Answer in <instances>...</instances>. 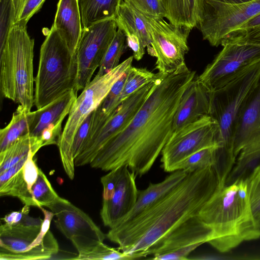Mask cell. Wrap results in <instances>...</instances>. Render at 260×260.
I'll list each match as a JSON object with an SVG mask.
<instances>
[{
	"instance_id": "cell-26",
	"label": "cell",
	"mask_w": 260,
	"mask_h": 260,
	"mask_svg": "<svg viewBox=\"0 0 260 260\" xmlns=\"http://www.w3.org/2000/svg\"><path fill=\"white\" fill-rule=\"evenodd\" d=\"M118 28L123 32H129L137 35L141 40L145 47L151 44L147 18L122 2L115 18Z\"/></svg>"
},
{
	"instance_id": "cell-25",
	"label": "cell",
	"mask_w": 260,
	"mask_h": 260,
	"mask_svg": "<svg viewBox=\"0 0 260 260\" xmlns=\"http://www.w3.org/2000/svg\"><path fill=\"white\" fill-rule=\"evenodd\" d=\"M122 0H79L83 28L115 19Z\"/></svg>"
},
{
	"instance_id": "cell-14",
	"label": "cell",
	"mask_w": 260,
	"mask_h": 260,
	"mask_svg": "<svg viewBox=\"0 0 260 260\" xmlns=\"http://www.w3.org/2000/svg\"><path fill=\"white\" fill-rule=\"evenodd\" d=\"M49 208L56 217L57 229L70 240L78 253L87 251L107 237L83 211L60 197Z\"/></svg>"
},
{
	"instance_id": "cell-28",
	"label": "cell",
	"mask_w": 260,
	"mask_h": 260,
	"mask_svg": "<svg viewBox=\"0 0 260 260\" xmlns=\"http://www.w3.org/2000/svg\"><path fill=\"white\" fill-rule=\"evenodd\" d=\"M42 147L40 137L28 134L18 139L6 150L0 152V174L26 157L30 150L37 152Z\"/></svg>"
},
{
	"instance_id": "cell-48",
	"label": "cell",
	"mask_w": 260,
	"mask_h": 260,
	"mask_svg": "<svg viewBox=\"0 0 260 260\" xmlns=\"http://www.w3.org/2000/svg\"><path fill=\"white\" fill-rule=\"evenodd\" d=\"M259 26H260V14L243 24L237 29L230 34L226 39L238 34L248 31Z\"/></svg>"
},
{
	"instance_id": "cell-45",
	"label": "cell",
	"mask_w": 260,
	"mask_h": 260,
	"mask_svg": "<svg viewBox=\"0 0 260 260\" xmlns=\"http://www.w3.org/2000/svg\"><path fill=\"white\" fill-rule=\"evenodd\" d=\"M39 208L41 209L42 211L43 212L44 215V218L42 223L41 230L39 234L38 235L35 240L28 246L26 251L28 250L31 249L32 248L39 245L42 242L45 235L49 231L51 221L53 216H54V213L52 211H49L46 209H44V208H43V207H41Z\"/></svg>"
},
{
	"instance_id": "cell-8",
	"label": "cell",
	"mask_w": 260,
	"mask_h": 260,
	"mask_svg": "<svg viewBox=\"0 0 260 260\" xmlns=\"http://www.w3.org/2000/svg\"><path fill=\"white\" fill-rule=\"evenodd\" d=\"M259 14L260 0L238 4L204 0L198 26L203 39L218 47L232 32Z\"/></svg>"
},
{
	"instance_id": "cell-50",
	"label": "cell",
	"mask_w": 260,
	"mask_h": 260,
	"mask_svg": "<svg viewBox=\"0 0 260 260\" xmlns=\"http://www.w3.org/2000/svg\"></svg>"
},
{
	"instance_id": "cell-37",
	"label": "cell",
	"mask_w": 260,
	"mask_h": 260,
	"mask_svg": "<svg viewBox=\"0 0 260 260\" xmlns=\"http://www.w3.org/2000/svg\"><path fill=\"white\" fill-rule=\"evenodd\" d=\"M124 2L147 18H166V10L162 0H124Z\"/></svg>"
},
{
	"instance_id": "cell-3",
	"label": "cell",
	"mask_w": 260,
	"mask_h": 260,
	"mask_svg": "<svg viewBox=\"0 0 260 260\" xmlns=\"http://www.w3.org/2000/svg\"><path fill=\"white\" fill-rule=\"evenodd\" d=\"M197 215L212 230V237L208 243L220 252H229L243 242L260 238V228L252 216L245 179L218 188Z\"/></svg>"
},
{
	"instance_id": "cell-6",
	"label": "cell",
	"mask_w": 260,
	"mask_h": 260,
	"mask_svg": "<svg viewBox=\"0 0 260 260\" xmlns=\"http://www.w3.org/2000/svg\"><path fill=\"white\" fill-rule=\"evenodd\" d=\"M78 65L76 57L53 26L41 45L35 78V105L37 109L67 92L76 91ZM78 92V91H77Z\"/></svg>"
},
{
	"instance_id": "cell-11",
	"label": "cell",
	"mask_w": 260,
	"mask_h": 260,
	"mask_svg": "<svg viewBox=\"0 0 260 260\" xmlns=\"http://www.w3.org/2000/svg\"><path fill=\"white\" fill-rule=\"evenodd\" d=\"M218 133L216 121L207 115L174 132L161 151V167L174 171L180 161L203 148L217 146Z\"/></svg>"
},
{
	"instance_id": "cell-43",
	"label": "cell",
	"mask_w": 260,
	"mask_h": 260,
	"mask_svg": "<svg viewBox=\"0 0 260 260\" xmlns=\"http://www.w3.org/2000/svg\"><path fill=\"white\" fill-rule=\"evenodd\" d=\"M62 122L63 121H60L55 124H51L42 131L40 137L43 146L57 145L62 132Z\"/></svg>"
},
{
	"instance_id": "cell-33",
	"label": "cell",
	"mask_w": 260,
	"mask_h": 260,
	"mask_svg": "<svg viewBox=\"0 0 260 260\" xmlns=\"http://www.w3.org/2000/svg\"><path fill=\"white\" fill-rule=\"evenodd\" d=\"M140 258L136 255L125 253L101 242L91 249L79 253L73 259L77 260H130Z\"/></svg>"
},
{
	"instance_id": "cell-29",
	"label": "cell",
	"mask_w": 260,
	"mask_h": 260,
	"mask_svg": "<svg viewBox=\"0 0 260 260\" xmlns=\"http://www.w3.org/2000/svg\"><path fill=\"white\" fill-rule=\"evenodd\" d=\"M59 251L57 241L49 231L42 242L31 249L21 252H0L1 260H36L48 259Z\"/></svg>"
},
{
	"instance_id": "cell-12",
	"label": "cell",
	"mask_w": 260,
	"mask_h": 260,
	"mask_svg": "<svg viewBox=\"0 0 260 260\" xmlns=\"http://www.w3.org/2000/svg\"><path fill=\"white\" fill-rule=\"evenodd\" d=\"M157 80L142 86L123 101L103 126L83 145L74 160L76 167L90 164L102 147L131 122L154 89Z\"/></svg>"
},
{
	"instance_id": "cell-27",
	"label": "cell",
	"mask_w": 260,
	"mask_h": 260,
	"mask_svg": "<svg viewBox=\"0 0 260 260\" xmlns=\"http://www.w3.org/2000/svg\"><path fill=\"white\" fill-rule=\"evenodd\" d=\"M259 163L260 134L241 150L225 185L231 184L238 179H245Z\"/></svg>"
},
{
	"instance_id": "cell-38",
	"label": "cell",
	"mask_w": 260,
	"mask_h": 260,
	"mask_svg": "<svg viewBox=\"0 0 260 260\" xmlns=\"http://www.w3.org/2000/svg\"><path fill=\"white\" fill-rule=\"evenodd\" d=\"M45 0H14L16 14L14 24L26 26L30 18L42 7Z\"/></svg>"
},
{
	"instance_id": "cell-44",
	"label": "cell",
	"mask_w": 260,
	"mask_h": 260,
	"mask_svg": "<svg viewBox=\"0 0 260 260\" xmlns=\"http://www.w3.org/2000/svg\"><path fill=\"white\" fill-rule=\"evenodd\" d=\"M126 37L127 46L133 52L134 58L139 61L141 60L145 54V47L141 40L136 34L127 31L123 32Z\"/></svg>"
},
{
	"instance_id": "cell-9",
	"label": "cell",
	"mask_w": 260,
	"mask_h": 260,
	"mask_svg": "<svg viewBox=\"0 0 260 260\" xmlns=\"http://www.w3.org/2000/svg\"><path fill=\"white\" fill-rule=\"evenodd\" d=\"M147 18V17H146ZM151 38L148 53L156 58L155 69L169 74L185 65L190 29L168 22L164 18H147Z\"/></svg>"
},
{
	"instance_id": "cell-10",
	"label": "cell",
	"mask_w": 260,
	"mask_h": 260,
	"mask_svg": "<svg viewBox=\"0 0 260 260\" xmlns=\"http://www.w3.org/2000/svg\"><path fill=\"white\" fill-rule=\"evenodd\" d=\"M222 49L198 78L210 92L222 87L251 64L260 60V45L226 40Z\"/></svg>"
},
{
	"instance_id": "cell-46",
	"label": "cell",
	"mask_w": 260,
	"mask_h": 260,
	"mask_svg": "<svg viewBox=\"0 0 260 260\" xmlns=\"http://www.w3.org/2000/svg\"><path fill=\"white\" fill-rule=\"evenodd\" d=\"M234 39L240 42L260 45V26L237 34Z\"/></svg>"
},
{
	"instance_id": "cell-19",
	"label": "cell",
	"mask_w": 260,
	"mask_h": 260,
	"mask_svg": "<svg viewBox=\"0 0 260 260\" xmlns=\"http://www.w3.org/2000/svg\"><path fill=\"white\" fill-rule=\"evenodd\" d=\"M52 25L75 54L83 29L79 0H59Z\"/></svg>"
},
{
	"instance_id": "cell-31",
	"label": "cell",
	"mask_w": 260,
	"mask_h": 260,
	"mask_svg": "<svg viewBox=\"0 0 260 260\" xmlns=\"http://www.w3.org/2000/svg\"><path fill=\"white\" fill-rule=\"evenodd\" d=\"M162 74L160 72L154 74L146 68L132 67L128 71L124 87L119 98V105L142 86L157 80Z\"/></svg>"
},
{
	"instance_id": "cell-32",
	"label": "cell",
	"mask_w": 260,
	"mask_h": 260,
	"mask_svg": "<svg viewBox=\"0 0 260 260\" xmlns=\"http://www.w3.org/2000/svg\"><path fill=\"white\" fill-rule=\"evenodd\" d=\"M125 34L118 28L101 61L97 75H104L120 64L119 62L125 49Z\"/></svg>"
},
{
	"instance_id": "cell-15",
	"label": "cell",
	"mask_w": 260,
	"mask_h": 260,
	"mask_svg": "<svg viewBox=\"0 0 260 260\" xmlns=\"http://www.w3.org/2000/svg\"><path fill=\"white\" fill-rule=\"evenodd\" d=\"M212 237V230L196 215L175 228L146 255H153L155 260L188 259L191 252Z\"/></svg>"
},
{
	"instance_id": "cell-7",
	"label": "cell",
	"mask_w": 260,
	"mask_h": 260,
	"mask_svg": "<svg viewBox=\"0 0 260 260\" xmlns=\"http://www.w3.org/2000/svg\"><path fill=\"white\" fill-rule=\"evenodd\" d=\"M133 58V55L129 57L104 75L96 74L74 102L57 144L63 168L70 179L73 180L75 176L71 148L77 132L85 119L99 106L114 83L132 67Z\"/></svg>"
},
{
	"instance_id": "cell-39",
	"label": "cell",
	"mask_w": 260,
	"mask_h": 260,
	"mask_svg": "<svg viewBox=\"0 0 260 260\" xmlns=\"http://www.w3.org/2000/svg\"><path fill=\"white\" fill-rule=\"evenodd\" d=\"M29 206H24L18 211H13L6 215L2 219L6 223L10 225L22 224L24 225H41L43 220L34 218L28 215Z\"/></svg>"
},
{
	"instance_id": "cell-36",
	"label": "cell",
	"mask_w": 260,
	"mask_h": 260,
	"mask_svg": "<svg viewBox=\"0 0 260 260\" xmlns=\"http://www.w3.org/2000/svg\"><path fill=\"white\" fill-rule=\"evenodd\" d=\"M0 50L4 47L14 24L16 10L14 0H0Z\"/></svg>"
},
{
	"instance_id": "cell-2",
	"label": "cell",
	"mask_w": 260,
	"mask_h": 260,
	"mask_svg": "<svg viewBox=\"0 0 260 260\" xmlns=\"http://www.w3.org/2000/svg\"><path fill=\"white\" fill-rule=\"evenodd\" d=\"M219 188L212 166L189 172L171 191L133 218L111 228L106 234L121 251L146 256V252L175 228L197 215Z\"/></svg>"
},
{
	"instance_id": "cell-47",
	"label": "cell",
	"mask_w": 260,
	"mask_h": 260,
	"mask_svg": "<svg viewBox=\"0 0 260 260\" xmlns=\"http://www.w3.org/2000/svg\"><path fill=\"white\" fill-rule=\"evenodd\" d=\"M28 156V154L13 167L0 174V185L6 182L22 168Z\"/></svg>"
},
{
	"instance_id": "cell-16",
	"label": "cell",
	"mask_w": 260,
	"mask_h": 260,
	"mask_svg": "<svg viewBox=\"0 0 260 260\" xmlns=\"http://www.w3.org/2000/svg\"><path fill=\"white\" fill-rule=\"evenodd\" d=\"M121 172L112 197L103 200L100 215L105 226L113 228L119 223L135 206L138 190L137 175L127 165L121 166Z\"/></svg>"
},
{
	"instance_id": "cell-1",
	"label": "cell",
	"mask_w": 260,
	"mask_h": 260,
	"mask_svg": "<svg viewBox=\"0 0 260 260\" xmlns=\"http://www.w3.org/2000/svg\"><path fill=\"white\" fill-rule=\"evenodd\" d=\"M196 76L186 65L162 74L131 122L102 147L90 166L109 171L127 165L137 176L147 173L172 136L175 114Z\"/></svg>"
},
{
	"instance_id": "cell-22",
	"label": "cell",
	"mask_w": 260,
	"mask_h": 260,
	"mask_svg": "<svg viewBox=\"0 0 260 260\" xmlns=\"http://www.w3.org/2000/svg\"><path fill=\"white\" fill-rule=\"evenodd\" d=\"M41 225H10L0 226V252L25 251L39 234Z\"/></svg>"
},
{
	"instance_id": "cell-5",
	"label": "cell",
	"mask_w": 260,
	"mask_h": 260,
	"mask_svg": "<svg viewBox=\"0 0 260 260\" xmlns=\"http://www.w3.org/2000/svg\"><path fill=\"white\" fill-rule=\"evenodd\" d=\"M34 44L26 26L15 24L0 50L1 96L29 109L35 103Z\"/></svg>"
},
{
	"instance_id": "cell-24",
	"label": "cell",
	"mask_w": 260,
	"mask_h": 260,
	"mask_svg": "<svg viewBox=\"0 0 260 260\" xmlns=\"http://www.w3.org/2000/svg\"><path fill=\"white\" fill-rule=\"evenodd\" d=\"M35 111L19 105L9 124L0 130V152L3 151L18 139L28 134L34 121Z\"/></svg>"
},
{
	"instance_id": "cell-34",
	"label": "cell",
	"mask_w": 260,
	"mask_h": 260,
	"mask_svg": "<svg viewBox=\"0 0 260 260\" xmlns=\"http://www.w3.org/2000/svg\"><path fill=\"white\" fill-rule=\"evenodd\" d=\"M216 147L217 146L209 147L194 152L177 164L174 168V171L186 170L191 172L212 167L215 161Z\"/></svg>"
},
{
	"instance_id": "cell-21",
	"label": "cell",
	"mask_w": 260,
	"mask_h": 260,
	"mask_svg": "<svg viewBox=\"0 0 260 260\" xmlns=\"http://www.w3.org/2000/svg\"><path fill=\"white\" fill-rule=\"evenodd\" d=\"M77 91L71 90L44 107L35 111L29 132L31 136L40 137L42 131L51 124L63 121L77 98Z\"/></svg>"
},
{
	"instance_id": "cell-23",
	"label": "cell",
	"mask_w": 260,
	"mask_h": 260,
	"mask_svg": "<svg viewBox=\"0 0 260 260\" xmlns=\"http://www.w3.org/2000/svg\"><path fill=\"white\" fill-rule=\"evenodd\" d=\"M166 10V18L175 25L192 29L198 26L204 0H162Z\"/></svg>"
},
{
	"instance_id": "cell-13",
	"label": "cell",
	"mask_w": 260,
	"mask_h": 260,
	"mask_svg": "<svg viewBox=\"0 0 260 260\" xmlns=\"http://www.w3.org/2000/svg\"><path fill=\"white\" fill-rule=\"evenodd\" d=\"M115 19L83 28L75 55L78 65L77 90H83L91 81L117 30Z\"/></svg>"
},
{
	"instance_id": "cell-35",
	"label": "cell",
	"mask_w": 260,
	"mask_h": 260,
	"mask_svg": "<svg viewBox=\"0 0 260 260\" xmlns=\"http://www.w3.org/2000/svg\"><path fill=\"white\" fill-rule=\"evenodd\" d=\"M245 180L252 216L255 224L260 228V163Z\"/></svg>"
},
{
	"instance_id": "cell-30",
	"label": "cell",
	"mask_w": 260,
	"mask_h": 260,
	"mask_svg": "<svg viewBox=\"0 0 260 260\" xmlns=\"http://www.w3.org/2000/svg\"><path fill=\"white\" fill-rule=\"evenodd\" d=\"M59 197L45 174L39 168L38 177L29 191V198L27 206L38 208L43 206L48 207Z\"/></svg>"
},
{
	"instance_id": "cell-40",
	"label": "cell",
	"mask_w": 260,
	"mask_h": 260,
	"mask_svg": "<svg viewBox=\"0 0 260 260\" xmlns=\"http://www.w3.org/2000/svg\"><path fill=\"white\" fill-rule=\"evenodd\" d=\"M92 119V113L85 119L74 137L71 148L72 155L74 159L80 152L82 146L88 138Z\"/></svg>"
},
{
	"instance_id": "cell-18",
	"label": "cell",
	"mask_w": 260,
	"mask_h": 260,
	"mask_svg": "<svg viewBox=\"0 0 260 260\" xmlns=\"http://www.w3.org/2000/svg\"><path fill=\"white\" fill-rule=\"evenodd\" d=\"M260 134V79L247 96L240 114L234 139L237 158L241 150Z\"/></svg>"
},
{
	"instance_id": "cell-41",
	"label": "cell",
	"mask_w": 260,
	"mask_h": 260,
	"mask_svg": "<svg viewBox=\"0 0 260 260\" xmlns=\"http://www.w3.org/2000/svg\"><path fill=\"white\" fill-rule=\"evenodd\" d=\"M121 167L113 169L101 178L103 187V200L110 199L114 192L121 172Z\"/></svg>"
},
{
	"instance_id": "cell-49",
	"label": "cell",
	"mask_w": 260,
	"mask_h": 260,
	"mask_svg": "<svg viewBox=\"0 0 260 260\" xmlns=\"http://www.w3.org/2000/svg\"><path fill=\"white\" fill-rule=\"evenodd\" d=\"M214 1L228 4H241L247 2H249L252 0H213Z\"/></svg>"
},
{
	"instance_id": "cell-20",
	"label": "cell",
	"mask_w": 260,
	"mask_h": 260,
	"mask_svg": "<svg viewBox=\"0 0 260 260\" xmlns=\"http://www.w3.org/2000/svg\"><path fill=\"white\" fill-rule=\"evenodd\" d=\"M189 172H190L186 170L173 171L163 181L156 183H150L146 189L138 190L137 200L135 206L119 223L133 218L165 197L175 188Z\"/></svg>"
},
{
	"instance_id": "cell-4",
	"label": "cell",
	"mask_w": 260,
	"mask_h": 260,
	"mask_svg": "<svg viewBox=\"0 0 260 260\" xmlns=\"http://www.w3.org/2000/svg\"><path fill=\"white\" fill-rule=\"evenodd\" d=\"M260 79V60L251 64L222 87L211 92L209 115L218 133L213 168L222 188L236 160L234 144L241 109Z\"/></svg>"
},
{
	"instance_id": "cell-17",
	"label": "cell",
	"mask_w": 260,
	"mask_h": 260,
	"mask_svg": "<svg viewBox=\"0 0 260 260\" xmlns=\"http://www.w3.org/2000/svg\"><path fill=\"white\" fill-rule=\"evenodd\" d=\"M211 92L196 75L183 93L175 114L173 133L202 117L209 115Z\"/></svg>"
},
{
	"instance_id": "cell-42",
	"label": "cell",
	"mask_w": 260,
	"mask_h": 260,
	"mask_svg": "<svg viewBox=\"0 0 260 260\" xmlns=\"http://www.w3.org/2000/svg\"><path fill=\"white\" fill-rule=\"evenodd\" d=\"M36 153L37 152L33 150H30L28 157L22 167L24 179L29 191L31 186L36 181L39 173V168L37 165L36 159H34Z\"/></svg>"
}]
</instances>
